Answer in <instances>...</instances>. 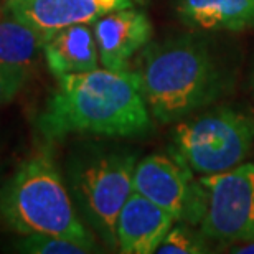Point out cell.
I'll use <instances>...</instances> for the list:
<instances>
[{"mask_svg":"<svg viewBox=\"0 0 254 254\" xmlns=\"http://www.w3.org/2000/svg\"><path fill=\"white\" fill-rule=\"evenodd\" d=\"M135 165L132 154L116 152L86 160L74 170L73 189L81 210L109 246H118L116 223L134 191Z\"/></svg>","mask_w":254,"mask_h":254,"instance_id":"6","label":"cell"},{"mask_svg":"<svg viewBox=\"0 0 254 254\" xmlns=\"http://www.w3.org/2000/svg\"><path fill=\"white\" fill-rule=\"evenodd\" d=\"M45 40L42 35L7 12L0 17V64L27 68L40 52H43Z\"/></svg>","mask_w":254,"mask_h":254,"instance_id":"13","label":"cell"},{"mask_svg":"<svg viewBox=\"0 0 254 254\" xmlns=\"http://www.w3.org/2000/svg\"><path fill=\"white\" fill-rule=\"evenodd\" d=\"M137 73L150 114L164 124L196 113L223 91L221 71L210 48L193 37L152 45Z\"/></svg>","mask_w":254,"mask_h":254,"instance_id":"2","label":"cell"},{"mask_svg":"<svg viewBox=\"0 0 254 254\" xmlns=\"http://www.w3.org/2000/svg\"><path fill=\"white\" fill-rule=\"evenodd\" d=\"M43 57L55 78L78 74L99 68V52L91 23L71 25L50 37L43 45Z\"/></svg>","mask_w":254,"mask_h":254,"instance_id":"11","label":"cell"},{"mask_svg":"<svg viewBox=\"0 0 254 254\" xmlns=\"http://www.w3.org/2000/svg\"><path fill=\"white\" fill-rule=\"evenodd\" d=\"M27 79V68L0 64V106L7 104L22 89Z\"/></svg>","mask_w":254,"mask_h":254,"instance_id":"16","label":"cell"},{"mask_svg":"<svg viewBox=\"0 0 254 254\" xmlns=\"http://www.w3.org/2000/svg\"><path fill=\"white\" fill-rule=\"evenodd\" d=\"M231 253H238V254H254V241L238 243V245L231 250Z\"/></svg>","mask_w":254,"mask_h":254,"instance_id":"17","label":"cell"},{"mask_svg":"<svg viewBox=\"0 0 254 254\" xmlns=\"http://www.w3.org/2000/svg\"><path fill=\"white\" fill-rule=\"evenodd\" d=\"M139 0H10L5 10L30 25L47 42L71 25L94 23L118 8L134 7Z\"/></svg>","mask_w":254,"mask_h":254,"instance_id":"8","label":"cell"},{"mask_svg":"<svg viewBox=\"0 0 254 254\" xmlns=\"http://www.w3.org/2000/svg\"><path fill=\"white\" fill-rule=\"evenodd\" d=\"M3 2H5V3H7V2H10V0H3Z\"/></svg>","mask_w":254,"mask_h":254,"instance_id":"19","label":"cell"},{"mask_svg":"<svg viewBox=\"0 0 254 254\" xmlns=\"http://www.w3.org/2000/svg\"><path fill=\"white\" fill-rule=\"evenodd\" d=\"M185 25L206 32L254 30V0H175Z\"/></svg>","mask_w":254,"mask_h":254,"instance_id":"12","label":"cell"},{"mask_svg":"<svg viewBox=\"0 0 254 254\" xmlns=\"http://www.w3.org/2000/svg\"><path fill=\"white\" fill-rule=\"evenodd\" d=\"M251 89L254 93V66H253V73H251Z\"/></svg>","mask_w":254,"mask_h":254,"instance_id":"18","label":"cell"},{"mask_svg":"<svg viewBox=\"0 0 254 254\" xmlns=\"http://www.w3.org/2000/svg\"><path fill=\"white\" fill-rule=\"evenodd\" d=\"M175 218L147 200L140 193L132 191L127 198L116 223V241L124 254H152L169 233Z\"/></svg>","mask_w":254,"mask_h":254,"instance_id":"10","label":"cell"},{"mask_svg":"<svg viewBox=\"0 0 254 254\" xmlns=\"http://www.w3.org/2000/svg\"><path fill=\"white\" fill-rule=\"evenodd\" d=\"M201 235L220 243L254 241V162L215 175L198 177Z\"/></svg>","mask_w":254,"mask_h":254,"instance_id":"5","label":"cell"},{"mask_svg":"<svg viewBox=\"0 0 254 254\" xmlns=\"http://www.w3.org/2000/svg\"><path fill=\"white\" fill-rule=\"evenodd\" d=\"M0 215L22 235H53L96 251V243L76 213L74 203L53 159L32 155L0 191Z\"/></svg>","mask_w":254,"mask_h":254,"instance_id":"3","label":"cell"},{"mask_svg":"<svg viewBox=\"0 0 254 254\" xmlns=\"http://www.w3.org/2000/svg\"><path fill=\"white\" fill-rule=\"evenodd\" d=\"M17 246L20 251L32 253V254H84V253H91L89 248L79 245V243L66 240V238H62V236L40 235V233L25 235V238Z\"/></svg>","mask_w":254,"mask_h":254,"instance_id":"14","label":"cell"},{"mask_svg":"<svg viewBox=\"0 0 254 254\" xmlns=\"http://www.w3.org/2000/svg\"><path fill=\"white\" fill-rule=\"evenodd\" d=\"M99 62L103 68L127 69L130 58L152 38V25L147 15L134 7L118 8L93 23Z\"/></svg>","mask_w":254,"mask_h":254,"instance_id":"9","label":"cell"},{"mask_svg":"<svg viewBox=\"0 0 254 254\" xmlns=\"http://www.w3.org/2000/svg\"><path fill=\"white\" fill-rule=\"evenodd\" d=\"M152 126L140 74L135 71L96 68L58 78L38 129L48 140L71 134L135 137Z\"/></svg>","mask_w":254,"mask_h":254,"instance_id":"1","label":"cell"},{"mask_svg":"<svg viewBox=\"0 0 254 254\" xmlns=\"http://www.w3.org/2000/svg\"><path fill=\"white\" fill-rule=\"evenodd\" d=\"M205 236L195 235L185 221L174 223L165 238L157 248L155 253L159 254H198L205 253V243H203Z\"/></svg>","mask_w":254,"mask_h":254,"instance_id":"15","label":"cell"},{"mask_svg":"<svg viewBox=\"0 0 254 254\" xmlns=\"http://www.w3.org/2000/svg\"><path fill=\"white\" fill-rule=\"evenodd\" d=\"M254 145V118L233 108H215L177 121L174 157L198 177L245 164Z\"/></svg>","mask_w":254,"mask_h":254,"instance_id":"4","label":"cell"},{"mask_svg":"<svg viewBox=\"0 0 254 254\" xmlns=\"http://www.w3.org/2000/svg\"><path fill=\"white\" fill-rule=\"evenodd\" d=\"M134 191L169 211L175 221L200 225V182L175 157L152 154L137 162Z\"/></svg>","mask_w":254,"mask_h":254,"instance_id":"7","label":"cell"}]
</instances>
